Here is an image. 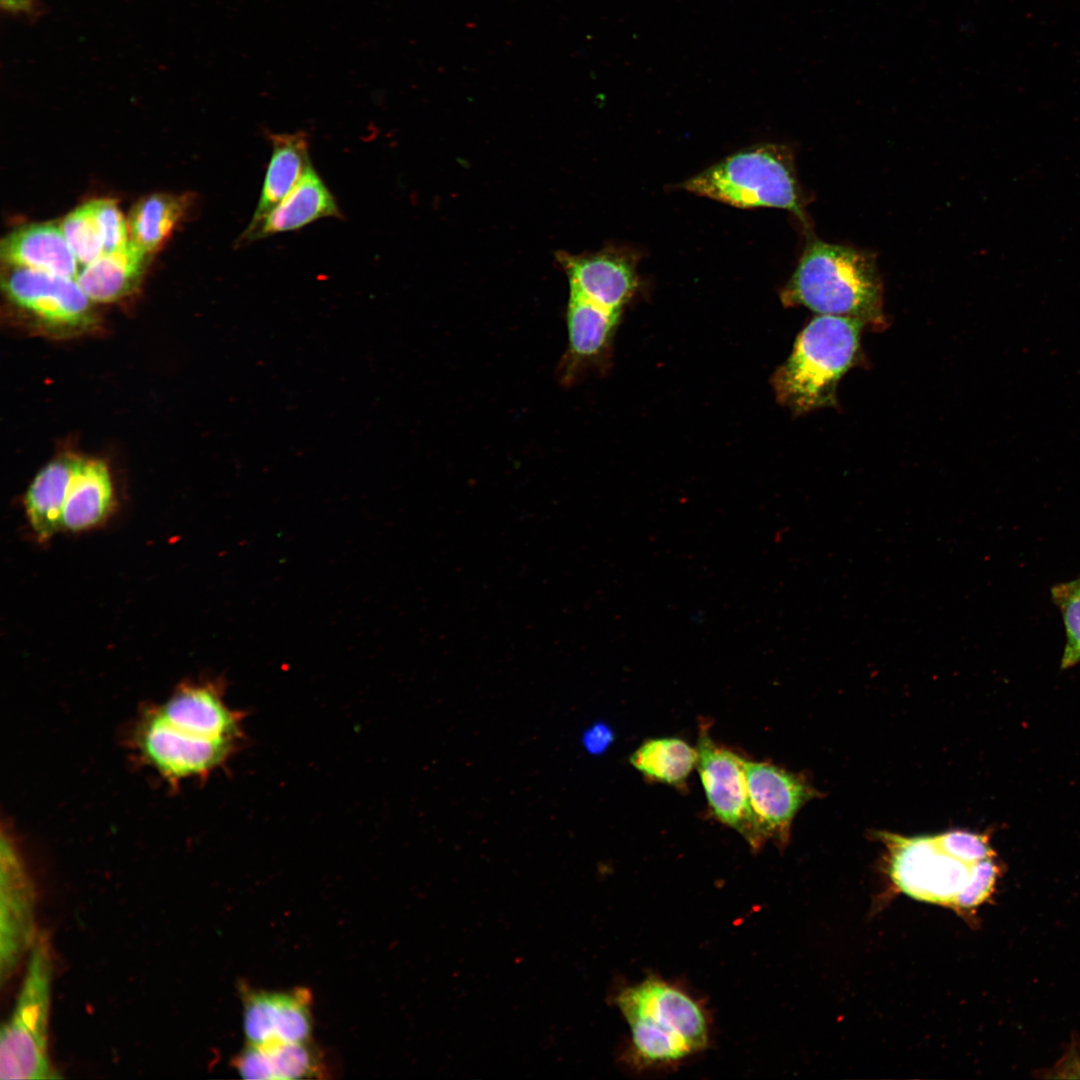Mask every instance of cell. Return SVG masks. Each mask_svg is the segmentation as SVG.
Listing matches in <instances>:
<instances>
[{"label": "cell", "instance_id": "6da1fadb", "mask_svg": "<svg viewBox=\"0 0 1080 1080\" xmlns=\"http://www.w3.org/2000/svg\"><path fill=\"white\" fill-rule=\"evenodd\" d=\"M781 298L785 305L850 317L864 325L884 322L883 287L874 256L813 235Z\"/></svg>", "mask_w": 1080, "mask_h": 1080}, {"label": "cell", "instance_id": "7a4b0ae2", "mask_svg": "<svg viewBox=\"0 0 1080 1080\" xmlns=\"http://www.w3.org/2000/svg\"><path fill=\"white\" fill-rule=\"evenodd\" d=\"M616 1004L630 1028L629 1058L638 1068L677 1063L708 1044L703 1007L659 977L649 976L626 987L617 995Z\"/></svg>", "mask_w": 1080, "mask_h": 1080}, {"label": "cell", "instance_id": "3957f363", "mask_svg": "<svg viewBox=\"0 0 1080 1080\" xmlns=\"http://www.w3.org/2000/svg\"><path fill=\"white\" fill-rule=\"evenodd\" d=\"M559 260L569 283L566 351L578 361H596L606 351L636 289L635 263L616 250L561 255Z\"/></svg>", "mask_w": 1080, "mask_h": 1080}, {"label": "cell", "instance_id": "277c9868", "mask_svg": "<svg viewBox=\"0 0 1080 1080\" xmlns=\"http://www.w3.org/2000/svg\"><path fill=\"white\" fill-rule=\"evenodd\" d=\"M863 325L844 316L814 317L774 375L777 399L797 414L834 406L840 379L858 360Z\"/></svg>", "mask_w": 1080, "mask_h": 1080}, {"label": "cell", "instance_id": "5b68a950", "mask_svg": "<svg viewBox=\"0 0 1080 1080\" xmlns=\"http://www.w3.org/2000/svg\"><path fill=\"white\" fill-rule=\"evenodd\" d=\"M683 187L738 208L786 209L808 227L793 155L784 145L766 144L732 154L684 182Z\"/></svg>", "mask_w": 1080, "mask_h": 1080}, {"label": "cell", "instance_id": "8992f818", "mask_svg": "<svg viewBox=\"0 0 1080 1080\" xmlns=\"http://www.w3.org/2000/svg\"><path fill=\"white\" fill-rule=\"evenodd\" d=\"M53 957L49 935L39 931L12 1013L0 1033V1078L58 1079L49 1057Z\"/></svg>", "mask_w": 1080, "mask_h": 1080}, {"label": "cell", "instance_id": "52a82bcc", "mask_svg": "<svg viewBox=\"0 0 1080 1080\" xmlns=\"http://www.w3.org/2000/svg\"><path fill=\"white\" fill-rule=\"evenodd\" d=\"M889 850V871L906 894L929 902L975 907L972 896L977 863L943 846L937 835L902 837L883 833Z\"/></svg>", "mask_w": 1080, "mask_h": 1080}, {"label": "cell", "instance_id": "ba28073f", "mask_svg": "<svg viewBox=\"0 0 1080 1080\" xmlns=\"http://www.w3.org/2000/svg\"><path fill=\"white\" fill-rule=\"evenodd\" d=\"M130 744L144 764L177 786L220 766L234 750L235 741L185 735L167 724L152 705L136 721Z\"/></svg>", "mask_w": 1080, "mask_h": 1080}, {"label": "cell", "instance_id": "9c48e42d", "mask_svg": "<svg viewBox=\"0 0 1080 1080\" xmlns=\"http://www.w3.org/2000/svg\"><path fill=\"white\" fill-rule=\"evenodd\" d=\"M706 728L699 731L696 768L711 813L759 850L768 840L750 802L744 758L717 743Z\"/></svg>", "mask_w": 1080, "mask_h": 1080}, {"label": "cell", "instance_id": "30bf717a", "mask_svg": "<svg viewBox=\"0 0 1080 1080\" xmlns=\"http://www.w3.org/2000/svg\"><path fill=\"white\" fill-rule=\"evenodd\" d=\"M0 984L3 987L28 955L39 934L36 889L21 852L2 832L0 854Z\"/></svg>", "mask_w": 1080, "mask_h": 1080}, {"label": "cell", "instance_id": "8fae6325", "mask_svg": "<svg viewBox=\"0 0 1080 1080\" xmlns=\"http://www.w3.org/2000/svg\"><path fill=\"white\" fill-rule=\"evenodd\" d=\"M3 288L12 302L48 326L78 329L91 322L92 301L74 278L8 265Z\"/></svg>", "mask_w": 1080, "mask_h": 1080}, {"label": "cell", "instance_id": "7c38bea8", "mask_svg": "<svg viewBox=\"0 0 1080 1080\" xmlns=\"http://www.w3.org/2000/svg\"><path fill=\"white\" fill-rule=\"evenodd\" d=\"M744 772L751 805L767 840L785 846L794 817L815 790L804 777L769 762L744 759Z\"/></svg>", "mask_w": 1080, "mask_h": 1080}, {"label": "cell", "instance_id": "4fadbf2b", "mask_svg": "<svg viewBox=\"0 0 1080 1080\" xmlns=\"http://www.w3.org/2000/svg\"><path fill=\"white\" fill-rule=\"evenodd\" d=\"M311 994L247 990L243 996V1031L248 1044L307 1042L312 1033Z\"/></svg>", "mask_w": 1080, "mask_h": 1080}, {"label": "cell", "instance_id": "5bb4252c", "mask_svg": "<svg viewBox=\"0 0 1080 1080\" xmlns=\"http://www.w3.org/2000/svg\"><path fill=\"white\" fill-rule=\"evenodd\" d=\"M154 707L166 721L194 735L232 741L240 736L241 714L225 704L214 683H184Z\"/></svg>", "mask_w": 1080, "mask_h": 1080}, {"label": "cell", "instance_id": "9a60e30c", "mask_svg": "<svg viewBox=\"0 0 1080 1080\" xmlns=\"http://www.w3.org/2000/svg\"><path fill=\"white\" fill-rule=\"evenodd\" d=\"M342 216L335 197L311 166L279 204L257 224L246 227L238 244L248 245L275 234L298 230L318 219Z\"/></svg>", "mask_w": 1080, "mask_h": 1080}, {"label": "cell", "instance_id": "2e32d148", "mask_svg": "<svg viewBox=\"0 0 1080 1080\" xmlns=\"http://www.w3.org/2000/svg\"><path fill=\"white\" fill-rule=\"evenodd\" d=\"M115 494L107 465L79 457L60 517V531L82 532L101 525L112 513Z\"/></svg>", "mask_w": 1080, "mask_h": 1080}, {"label": "cell", "instance_id": "e0dca14e", "mask_svg": "<svg viewBox=\"0 0 1080 1080\" xmlns=\"http://www.w3.org/2000/svg\"><path fill=\"white\" fill-rule=\"evenodd\" d=\"M1 258L20 266L76 279L78 261L60 225L37 223L23 226L1 242Z\"/></svg>", "mask_w": 1080, "mask_h": 1080}, {"label": "cell", "instance_id": "ac0fdd59", "mask_svg": "<svg viewBox=\"0 0 1080 1080\" xmlns=\"http://www.w3.org/2000/svg\"><path fill=\"white\" fill-rule=\"evenodd\" d=\"M308 1042L248 1044L235 1057L233 1065L245 1079L318 1078L323 1064Z\"/></svg>", "mask_w": 1080, "mask_h": 1080}, {"label": "cell", "instance_id": "d6986e66", "mask_svg": "<svg viewBox=\"0 0 1080 1080\" xmlns=\"http://www.w3.org/2000/svg\"><path fill=\"white\" fill-rule=\"evenodd\" d=\"M150 254L128 243L83 266L76 281L92 302L108 303L129 294L139 283Z\"/></svg>", "mask_w": 1080, "mask_h": 1080}, {"label": "cell", "instance_id": "ffe728a7", "mask_svg": "<svg viewBox=\"0 0 1080 1080\" xmlns=\"http://www.w3.org/2000/svg\"><path fill=\"white\" fill-rule=\"evenodd\" d=\"M79 457L57 458L36 474L24 497L25 514L34 535L48 541L60 531V517Z\"/></svg>", "mask_w": 1080, "mask_h": 1080}, {"label": "cell", "instance_id": "44dd1931", "mask_svg": "<svg viewBox=\"0 0 1080 1080\" xmlns=\"http://www.w3.org/2000/svg\"><path fill=\"white\" fill-rule=\"evenodd\" d=\"M272 153L258 204L248 225L257 224L298 184L312 166L304 132L269 135Z\"/></svg>", "mask_w": 1080, "mask_h": 1080}, {"label": "cell", "instance_id": "7402d4cb", "mask_svg": "<svg viewBox=\"0 0 1080 1080\" xmlns=\"http://www.w3.org/2000/svg\"><path fill=\"white\" fill-rule=\"evenodd\" d=\"M697 749L676 737L643 742L630 756L631 765L649 781L680 787L697 763Z\"/></svg>", "mask_w": 1080, "mask_h": 1080}, {"label": "cell", "instance_id": "603a6c76", "mask_svg": "<svg viewBox=\"0 0 1080 1080\" xmlns=\"http://www.w3.org/2000/svg\"><path fill=\"white\" fill-rule=\"evenodd\" d=\"M184 209L185 201L174 195L156 193L143 198L129 215L130 240L153 253L167 240Z\"/></svg>", "mask_w": 1080, "mask_h": 1080}, {"label": "cell", "instance_id": "cb8c5ba5", "mask_svg": "<svg viewBox=\"0 0 1080 1080\" xmlns=\"http://www.w3.org/2000/svg\"><path fill=\"white\" fill-rule=\"evenodd\" d=\"M60 227L74 256L82 267L92 263L105 253L92 201L71 211L62 220Z\"/></svg>", "mask_w": 1080, "mask_h": 1080}, {"label": "cell", "instance_id": "d4e9b609", "mask_svg": "<svg viewBox=\"0 0 1080 1080\" xmlns=\"http://www.w3.org/2000/svg\"><path fill=\"white\" fill-rule=\"evenodd\" d=\"M1051 596L1065 626L1066 644L1061 668L1067 669L1080 662V578L1055 585Z\"/></svg>", "mask_w": 1080, "mask_h": 1080}, {"label": "cell", "instance_id": "484cf974", "mask_svg": "<svg viewBox=\"0 0 1080 1080\" xmlns=\"http://www.w3.org/2000/svg\"><path fill=\"white\" fill-rule=\"evenodd\" d=\"M94 214L102 235L105 253L124 246L129 241L128 221L116 202L111 199L92 201ZM104 253V254H105Z\"/></svg>", "mask_w": 1080, "mask_h": 1080}, {"label": "cell", "instance_id": "4316f807", "mask_svg": "<svg viewBox=\"0 0 1080 1080\" xmlns=\"http://www.w3.org/2000/svg\"><path fill=\"white\" fill-rule=\"evenodd\" d=\"M937 837L943 846L968 862L977 863L993 858L994 852L983 834L954 830Z\"/></svg>", "mask_w": 1080, "mask_h": 1080}, {"label": "cell", "instance_id": "83f0119b", "mask_svg": "<svg viewBox=\"0 0 1080 1080\" xmlns=\"http://www.w3.org/2000/svg\"><path fill=\"white\" fill-rule=\"evenodd\" d=\"M612 739V734L606 727H596L588 736V746L592 751H601L607 747Z\"/></svg>", "mask_w": 1080, "mask_h": 1080}, {"label": "cell", "instance_id": "f1b7e54d", "mask_svg": "<svg viewBox=\"0 0 1080 1080\" xmlns=\"http://www.w3.org/2000/svg\"><path fill=\"white\" fill-rule=\"evenodd\" d=\"M33 0H1V4L9 11H26L31 8Z\"/></svg>", "mask_w": 1080, "mask_h": 1080}]
</instances>
